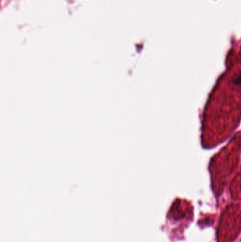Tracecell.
Returning a JSON list of instances; mask_svg holds the SVG:
<instances>
[{"mask_svg": "<svg viewBox=\"0 0 241 242\" xmlns=\"http://www.w3.org/2000/svg\"><path fill=\"white\" fill-rule=\"evenodd\" d=\"M234 83L237 85H241V74L239 75L238 77L236 78V79L235 80Z\"/></svg>", "mask_w": 241, "mask_h": 242, "instance_id": "obj_1", "label": "cell"}]
</instances>
